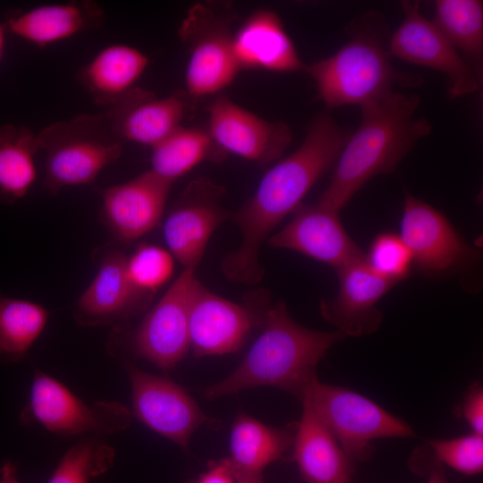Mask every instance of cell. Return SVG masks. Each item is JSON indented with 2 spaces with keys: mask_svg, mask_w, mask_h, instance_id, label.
<instances>
[{
  "mask_svg": "<svg viewBox=\"0 0 483 483\" xmlns=\"http://www.w3.org/2000/svg\"><path fill=\"white\" fill-rule=\"evenodd\" d=\"M237 483H263L262 477L236 479Z\"/></svg>",
  "mask_w": 483,
  "mask_h": 483,
  "instance_id": "cell-39",
  "label": "cell"
},
{
  "mask_svg": "<svg viewBox=\"0 0 483 483\" xmlns=\"http://www.w3.org/2000/svg\"><path fill=\"white\" fill-rule=\"evenodd\" d=\"M301 401L312 408L352 460L364 459L374 439L414 436L408 423L372 400L348 388L321 383L318 377Z\"/></svg>",
  "mask_w": 483,
  "mask_h": 483,
  "instance_id": "cell-7",
  "label": "cell"
},
{
  "mask_svg": "<svg viewBox=\"0 0 483 483\" xmlns=\"http://www.w3.org/2000/svg\"><path fill=\"white\" fill-rule=\"evenodd\" d=\"M302 405L292 442L293 460L302 479L308 483H349L352 460L312 408Z\"/></svg>",
  "mask_w": 483,
  "mask_h": 483,
  "instance_id": "cell-22",
  "label": "cell"
},
{
  "mask_svg": "<svg viewBox=\"0 0 483 483\" xmlns=\"http://www.w3.org/2000/svg\"><path fill=\"white\" fill-rule=\"evenodd\" d=\"M172 184L148 170L103 191V216L116 238L132 242L157 227Z\"/></svg>",
  "mask_w": 483,
  "mask_h": 483,
  "instance_id": "cell-19",
  "label": "cell"
},
{
  "mask_svg": "<svg viewBox=\"0 0 483 483\" xmlns=\"http://www.w3.org/2000/svg\"><path fill=\"white\" fill-rule=\"evenodd\" d=\"M191 483H237L227 458L213 462L207 472Z\"/></svg>",
  "mask_w": 483,
  "mask_h": 483,
  "instance_id": "cell-35",
  "label": "cell"
},
{
  "mask_svg": "<svg viewBox=\"0 0 483 483\" xmlns=\"http://www.w3.org/2000/svg\"><path fill=\"white\" fill-rule=\"evenodd\" d=\"M426 483H448L442 464L439 462L435 463L431 468L429 477Z\"/></svg>",
  "mask_w": 483,
  "mask_h": 483,
  "instance_id": "cell-37",
  "label": "cell"
},
{
  "mask_svg": "<svg viewBox=\"0 0 483 483\" xmlns=\"http://www.w3.org/2000/svg\"><path fill=\"white\" fill-rule=\"evenodd\" d=\"M187 104L184 92L157 97L149 90L134 88L112 105L105 115L122 141L153 148L182 126Z\"/></svg>",
  "mask_w": 483,
  "mask_h": 483,
  "instance_id": "cell-20",
  "label": "cell"
},
{
  "mask_svg": "<svg viewBox=\"0 0 483 483\" xmlns=\"http://www.w3.org/2000/svg\"><path fill=\"white\" fill-rule=\"evenodd\" d=\"M235 18V13L226 4L199 3L188 10L178 35L189 53L185 72L189 97L216 94L229 86L241 71L231 28Z\"/></svg>",
  "mask_w": 483,
  "mask_h": 483,
  "instance_id": "cell-6",
  "label": "cell"
},
{
  "mask_svg": "<svg viewBox=\"0 0 483 483\" xmlns=\"http://www.w3.org/2000/svg\"><path fill=\"white\" fill-rule=\"evenodd\" d=\"M432 22L483 78V3L479 0H438Z\"/></svg>",
  "mask_w": 483,
  "mask_h": 483,
  "instance_id": "cell-27",
  "label": "cell"
},
{
  "mask_svg": "<svg viewBox=\"0 0 483 483\" xmlns=\"http://www.w3.org/2000/svg\"><path fill=\"white\" fill-rule=\"evenodd\" d=\"M462 414L472 433L483 434V391L479 384L473 385L466 395L463 405Z\"/></svg>",
  "mask_w": 483,
  "mask_h": 483,
  "instance_id": "cell-34",
  "label": "cell"
},
{
  "mask_svg": "<svg viewBox=\"0 0 483 483\" xmlns=\"http://www.w3.org/2000/svg\"><path fill=\"white\" fill-rule=\"evenodd\" d=\"M38 135L24 126L0 125V199L13 202L26 196L37 177Z\"/></svg>",
  "mask_w": 483,
  "mask_h": 483,
  "instance_id": "cell-28",
  "label": "cell"
},
{
  "mask_svg": "<svg viewBox=\"0 0 483 483\" xmlns=\"http://www.w3.org/2000/svg\"><path fill=\"white\" fill-rule=\"evenodd\" d=\"M104 11L91 1L44 4L10 18L8 31L44 47L103 23Z\"/></svg>",
  "mask_w": 483,
  "mask_h": 483,
  "instance_id": "cell-23",
  "label": "cell"
},
{
  "mask_svg": "<svg viewBox=\"0 0 483 483\" xmlns=\"http://www.w3.org/2000/svg\"><path fill=\"white\" fill-rule=\"evenodd\" d=\"M404 19L389 38L390 55L446 75L451 97H463L481 86L473 69L436 26L419 12L417 2L403 1Z\"/></svg>",
  "mask_w": 483,
  "mask_h": 483,
  "instance_id": "cell-13",
  "label": "cell"
},
{
  "mask_svg": "<svg viewBox=\"0 0 483 483\" xmlns=\"http://www.w3.org/2000/svg\"><path fill=\"white\" fill-rule=\"evenodd\" d=\"M399 236L411 254L413 266L425 274L457 271L479 256L441 212L408 192Z\"/></svg>",
  "mask_w": 483,
  "mask_h": 483,
  "instance_id": "cell-11",
  "label": "cell"
},
{
  "mask_svg": "<svg viewBox=\"0 0 483 483\" xmlns=\"http://www.w3.org/2000/svg\"><path fill=\"white\" fill-rule=\"evenodd\" d=\"M365 262L376 274L398 284L408 277L412 268L411 254L394 233H381L371 242Z\"/></svg>",
  "mask_w": 483,
  "mask_h": 483,
  "instance_id": "cell-32",
  "label": "cell"
},
{
  "mask_svg": "<svg viewBox=\"0 0 483 483\" xmlns=\"http://www.w3.org/2000/svg\"><path fill=\"white\" fill-rule=\"evenodd\" d=\"M126 262L127 257L118 250L105 254L93 281L75 304L73 316L79 325H112L148 308L154 295L133 285Z\"/></svg>",
  "mask_w": 483,
  "mask_h": 483,
  "instance_id": "cell-17",
  "label": "cell"
},
{
  "mask_svg": "<svg viewBox=\"0 0 483 483\" xmlns=\"http://www.w3.org/2000/svg\"><path fill=\"white\" fill-rule=\"evenodd\" d=\"M6 32V26L4 24H0V60L3 57L4 51Z\"/></svg>",
  "mask_w": 483,
  "mask_h": 483,
  "instance_id": "cell-38",
  "label": "cell"
},
{
  "mask_svg": "<svg viewBox=\"0 0 483 483\" xmlns=\"http://www.w3.org/2000/svg\"><path fill=\"white\" fill-rule=\"evenodd\" d=\"M419 103L417 95L393 91L360 107V123L351 132L318 203L340 212L369 180L393 172L431 132L427 119L415 117Z\"/></svg>",
  "mask_w": 483,
  "mask_h": 483,
  "instance_id": "cell-2",
  "label": "cell"
},
{
  "mask_svg": "<svg viewBox=\"0 0 483 483\" xmlns=\"http://www.w3.org/2000/svg\"><path fill=\"white\" fill-rule=\"evenodd\" d=\"M16 465L6 462L0 467V483H20L16 478Z\"/></svg>",
  "mask_w": 483,
  "mask_h": 483,
  "instance_id": "cell-36",
  "label": "cell"
},
{
  "mask_svg": "<svg viewBox=\"0 0 483 483\" xmlns=\"http://www.w3.org/2000/svg\"><path fill=\"white\" fill-rule=\"evenodd\" d=\"M37 135L45 153L44 184L52 194L91 183L123 151V141L105 114H80L50 124Z\"/></svg>",
  "mask_w": 483,
  "mask_h": 483,
  "instance_id": "cell-5",
  "label": "cell"
},
{
  "mask_svg": "<svg viewBox=\"0 0 483 483\" xmlns=\"http://www.w3.org/2000/svg\"><path fill=\"white\" fill-rule=\"evenodd\" d=\"M262 330L240 365L208 386L214 400L258 386H275L300 400L317 378L316 367L327 351L345 336L338 330L321 332L297 323L280 301L266 311Z\"/></svg>",
  "mask_w": 483,
  "mask_h": 483,
  "instance_id": "cell-3",
  "label": "cell"
},
{
  "mask_svg": "<svg viewBox=\"0 0 483 483\" xmlns=\"http://www.w3.org/2000/svg\"><path fill=\"white\" fill-rule=\"evenodd\" d=\"M148 64L134 47L110 45L80 70L78 78L97 103L111 106L135 88Z\"/></svg>",
  "mask_w": 483,
  "mask_h": 483,
  "instance_id": "cell-25",
  "label": "cell"
},
{
  "mask_svg": "<svg viewBox=\"0 0 483 483\" xmlns=\"http://www.w3.org/2000/svg\"><path fill=\"white\" fill-rule=\"evenodd\" d=\"M126 270L133 285L154 295L174 272V257L166 250L152 244H140L127 258Z\"/></svg>",
  "mask_w": 483,
  "mask_h": 483,
  "instance_id": "cell-31",
  "label": "cell"
},
{
  "mask_svg": "<svg viewBox=\"0 0 483 483\" xmlns=\"http://www.w3.org/2000/svg\"><path fill=\"white\" fill-rule=\"evenodd\" d=\"M194 268H183L134 331L131 347L136 356L168 370L190 350L189 306Z\"/></svg>",
  "mask_w": 483,
  "mask_h": 483,
  "instance_id": "cell-14",
  "label": "cell"
},
{
  "mask_svg": "<svg viewBox=\"0 0 483 483\" xmlns=\"http://www.w3.org/2000/svg\"><path fill=\"white\" fill-rule=\"evenodd\" d=\"M114 456V449L101 439L84 437L64 453L47 483H89L112 467Z\"/></svg>",
  "mask_w": 483,
  "mask_h": 483,
  "instance_id": "cell-30",
  "label": "cell"
},
{
  "mask_svg": "<svg viewBox=\"0 0 483 483\" xmlns=\"http://www.w3.org/2000/svg\"><path fill=\"white\" fill-rule=\"evenodd\" d=\"M388 32L384 18L369 12L349 24V39L335 54L305 65L327 108L362 107L394 91V86L422 84L421 77L397 71L392 64Z\"/></svg>",
  "mask_w": 483,
  "mask_h": 483,
  "instance_id": "cell-4",
  "label": "cell"
},
{
  "mask_svg": "<svg viewBox=\"0 0 483 483\" xmlns=\"http://www.w3.org/2000/svg\"><path fill=\"white\" fill-rule=\"evenodd\" d=\"M47 319L48 311L41 305L0 294V360H22Z\"/></svg>",
  "mask_w": 483,
  "mask_h": 483,
  "instance_id": "cell-29",
  "label": "cell"
},
{
  "mask_svg": "<svg viewBox=\"0 0 483 483\" xmlns=\"http://www.w3.org/2000/svg\"><path fill=\"white\" fill-rule=\"evenodd\" d=\"M267 242L273 248L298 251L335 269L365 258L342 225L339 211L318 202L301 203L286 225L271 234Z\"/></svg>",
  "mask_w": 483,
  "mask_h": 483,
  "instance_id": "cell-16",
  "label": "cell"
},
{
  "mask_svg": "<svg viewBox=\"0 0 483 483\" xmlns=\"http://www.w3.org/2000/svg\"><path fill=\"white\" fill-rule=\"evenodd\" d=\"M437 462L445 464L465 475L479 474L483 470V436L470 435L444 440L430 441Z\"/></svg>",
  "mask_w": 483,
  "mask_h": 483,
  "instance_id": "cell-33",
  "label": "cell"
},
{
  "mask_svg": "<svg viewBox=\"0 0 483 483\" xmlns=\"http://www.w3.org/2000/svg\"><path fill=\"white\" fill-rule=\"evenodd\" d=\"M339 291L320 302L321 316L345 337L374 333L382 321L377 303L396 284L376 274L365 258L336 269Z\"/></svg>",
  "mask_w": 483,
  "mask_h": 483,
  "instance_id": "cell-18",
  "label": "cell"
},
{
  "mask_svg": "<svg viewBox=\"0 0 483 483\" xmlns=\"http://www.w3.org/2000/svg\"><path fill=\"white\" fill-rule=\"evenodd\" d=\"M134 416L184 451L201 426L215 428L218 420L207 416L191 394L172 379L127 364Z\"/></svg>",
  "mask_w": 483,
  "mask_h": 483,
  "instance_id": "cell-9",
  "label": "cell"
},
{
  "mask_svg": "<svg viewBox=\"0 0 483 483\" xmlns=\"http://www.w3.org/2000/svg\"><path fill=\"white\" fill-rule=\"evenodd\" d=\"M225 189L202 176L191 181L163 225L171 255L183 268L196 269L216 228L231 216L224 208Z\"/></svg>",
  "mask_w": 483,
  "mask_h": 483,
  "instance_id": "cell-12",
  "label": "cell"
},
{
  "mask_svg": "<svg viewBox=\"0 0 483 483\" xmlns=\"http://www.w3.org/2000/svg\"><path fill=\"white\" fill-rule=\"evenodd\" d=\"M151 149L150 170L172 183L203 161L226 157L208 129L197 127L180 126Z\"/></svg>",
  "mask_w": 483,
  "mask_h": 483,
  "instance_id": "cell-26",
  "label": "cell"
},
{
  "mask_svg": "<svg viewBox=\"0 0 483 483\" xmlns=\"http://www.w3.org/2000/svg\"><path fill=\"white\" fill-rule=\"evenodd\" d=\"M233 51L242 70L292 72L304 70L296 47L278 14L260 9L233 32Z\"/></svg>",
  "mask_w": 483,
  "mask_h": 483,
  "instance_id": "cell-21",
  "label": "cell"
},
{
  "mask_svg": "<svg viewBox=\"0 0 483 483\" xmlns=\"http://www.w3.org/2000/svg\"><path fill=\"white\" fill-rule=\"evenodd\" d=\"M208 131L217 147L258 165L281 157L291 144L292 133L283 122H269L218 96L208 106Z\"/></svg>",
  "mask_w": 483,
  "mask_h": 483,
  "instance_id": "cell-15",
  "label": "cell"
},
{
  "mask_svg": "<svg viewBox=\"0 0 483 483\" xmlns=\"http://www.w3.org/2000/svg\"><path fill=\"white\" fill-rule=\"evenodd\" d=\"M28 412L48 431L62 436H106L125 430L131 411L115 401L87 403L55 378L37 371Z\"/></svg>",
  "mask_w": 483,
  "mask_h": 483,
  "instance_id": "cell-8",
  "label": "cell"
},
{
  "mask_svg": "<svg viewBox=\"0 0 483 483\" xmlns=\"http://www.w3.org/2000/svg\"><path fill=\"white\" fill-rule=\"evenodd\" d=\"M350 135L328 112L320 113L300 147L265 174L252 197L232 216L242 241L221 260L222 273L228 280L252 285L262 279L259 250L263 243L335 165Z\"/></svg>",
  "mask_w": 483,
  "mask_h": 483,
  "instance_id": "cell-1",
  "label": "cell"
},
{
  "mask_svg": "<svg viewBox=\"0 0 483 483\" xmlns=\"http://www.w3.org/2000/svg\"><path fill=\"white\" fill-rule=\"evenodd\" d=\"M294 433L295 428L270 427L240 412L232 426L227 458L235 479L260 477L267 466L292 446Z\"/></svg>",
  "mask_w": 483,
  "mask_h": 483,
  "instance_id": "cell-24",
  "label": "cell"
},
{
  "mask_svg": "<svg viewBox=\"0 0 483 483\" xmlns=\"http://www.w3.org/2000/svg\"><path fill=\"white\" fill-rule=\"evenodd\" d=\"M257 303V302H256ZM236 303L212 292L196 277L190 296V349L197 358L239 351L269 307Z\"/></svg>",
  "mask_w": 483,
  "mask_h": 483,
  "instance_id": "cell-10",
  "label": "cell"
}]
</instances>
